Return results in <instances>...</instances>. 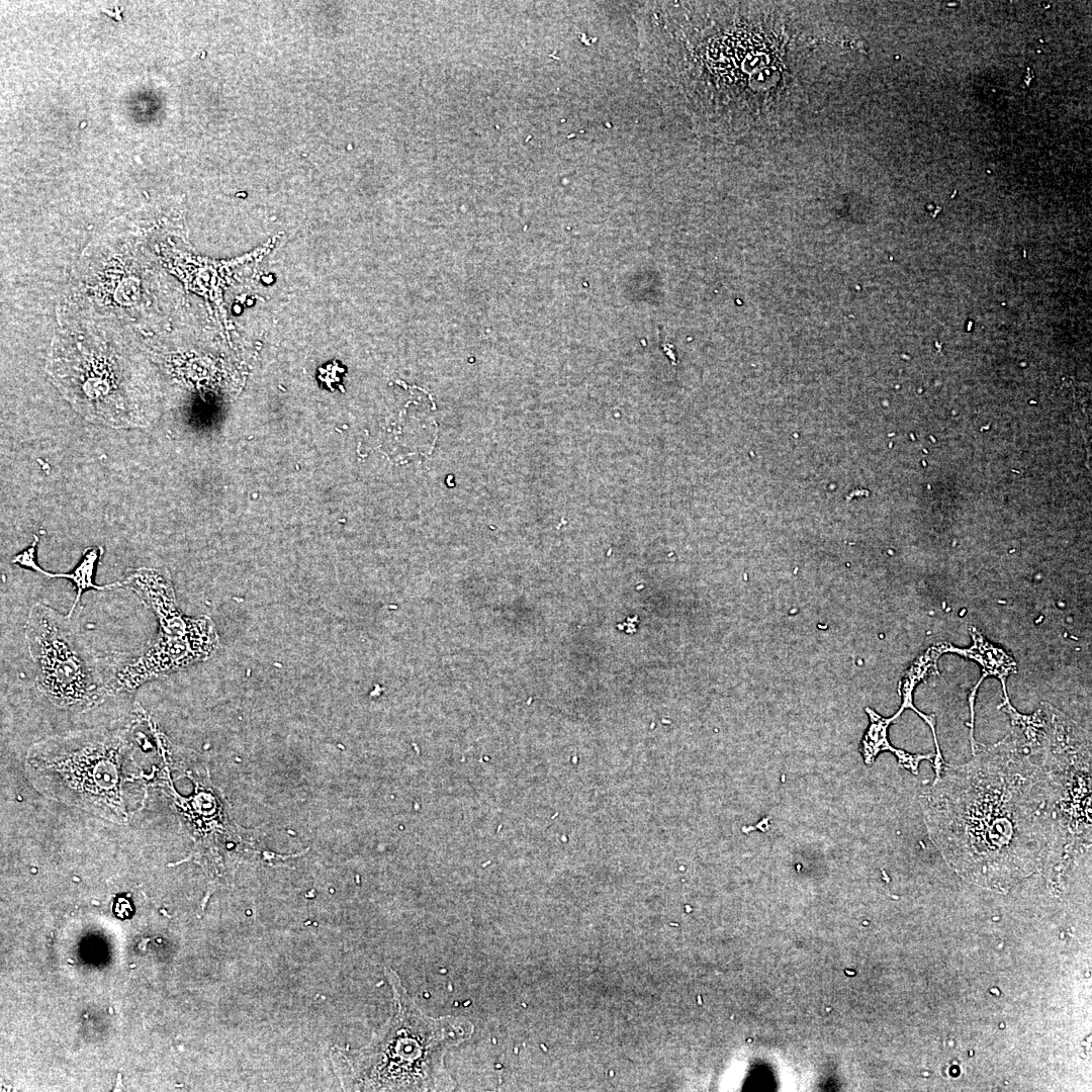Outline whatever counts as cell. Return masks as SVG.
Returning <instances> with one entry per match:
<instances>
[{"label": "cell", "mask_w": 1092, "mask_h": 1092, "mask_svg": "<svg viewBox=\"0 0 1092 1092\" xmlns=\"http://www.w3.org/2000/svg\"><path fill=\"white\" fill-rule=\"evenodd\" d=\"M871 713L872 725L866 735L862 742V755L864 762L871 764L874 762L876 756L881 751H891L898 759V762L914 775H918V766L921 760H931L932 753L927 754H911L901 749L894 748L886 737L887 721L881 719L878 715ZM932 761V760H931Z\"/></svg>", "instance_id": "cell-7"}, {"label": "cell", "mask_w": 1092, "mask_h": 1092, "mask_svg": "<svg viewBox=\"0 0 1092 1092\" xmlns=\"http://www.w3.org/2000/svg\"><path fill=\"white\" fill-rule=\"evenodd\" d=\"M37 543H38V536L36 534H34L33 535V541L31 543V545L28 548H26L25 550H23L22 552L18 553L12 559V562L14 564H18L20 566L32 569V570H34L36 572H39V573H41V574H43V575H46L48 577H52V578L53 577L54 578L63 577V578L71 579L73 581V583L75 584V587H76V596H75L73 605L71 607V610L68 613L69 617H72L73 613L79 607V602H80L81 596H82V594L84 592L89 590V589H96V590L111 589V588H114V587L122 586L124 584L121 581H115V582H111V583L104 584V585H99V584H96L94 582L93 577H94L95 568H96L98 559H99L100 555L102 554V548L101 547H89V548H87L84 551L80 562L78 563V565L71 572H68V573H52V572H48V571L43 570L36 563L35 551H36Z\"/></svg>", "instance_id": "cell-6"}, {"label": "cell", "mask_w": 1092, "mask_h": 1092, "mask_svg": "<svg viewBox=\"0 0 1092 1092\" xmlns=\"http://www.w3.org/2000/svg\"><path fill=\"white\" fill-rule=\"evenodd\" d=\"M124 742L116 734L86 730L43 740L31 749L38 769L58 775L77 802L122 813L118 760Z\"/></svg>", "instance_id": "cell-5"}, {"label": "cell", "mask_w": 1092, "mask_h": 1092, "mask_svg": "<svg viewBox=\"0 0 1092 1092\" xmlns=\"http://www.w3.org/2000/svg\"><path fill=\"white\" fill-rule=\"evenodd\" d=\"M385 973L392 989L393 1013L352 1060L340 1052L333 1056L345 1082L343 1087L357 1091L454 1090L444 1057L450 1048L471 1036L473 1024L464 1017L427 1016L397 974L389 968Z\"/></svg>", "instance_id": "cell-2"}, {"label": "cell", "mask_w": 1092, "mask_h": 1092, "mask_svg": "<svg viewBox=\"0 0 1092 1092\" xmlns=\"http://www.w3.org/2000/svg\"><path fill=\"white\" fill-rule=\"evenodd\" d=\"M158 620L153 641L135 655L107 663L109 692H130L212 656L218 635L208 616L191 618L178 608L172 580L164 569L142 567L123 581Z\"/></svg>", "instance_id": "cell-3"}, {"label": "cell", "mask_w": 1092, "mask_h": 1092, "mask_svg": "<svg viewBox=\"0 0 1092 1092\" xmlns=\"http://www.w3.org/2000/svg\"><path fill=\"white\" fill-rule=\"evenodd\" d=\"M24 630L36 687L53 704L86 707L108 693L106 659L95 653L68 614L35 603Z\"/></svg>", "instance_id": "cell-4"}, {"label": "cell", "mask_w": 1092, "mask_h": 1092, "mask_svg": "<svg viewBox=\"0 0 1092 1092\" xmlns=\"http://www.w3.org/2000/svg\"><path fill=\"white\" fill-rule=\"evenodd\" d=\"M1036 754L1012 731L977 744L967 763L946 762L922 790L929 837L966 881L1006 892L1062 850L1056 789Z\"/></svg>", "instance_id": "cell-1"}]
</instances>
